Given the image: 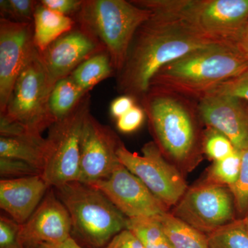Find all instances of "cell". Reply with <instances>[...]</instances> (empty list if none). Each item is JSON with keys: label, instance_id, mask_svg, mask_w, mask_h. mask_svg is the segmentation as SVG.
I'll use <instances>...</instances> for the list:
<instances>
[{"label": "cell", "instance_id": "cell-10", "mask_svg": "<svg viewBox=\"0 0 248 248\" xmlns=\"http://www.w3.org/2000/svg\"><path fill=\"white\" fill-rule=\"evenodd\" d=\"M234 210L229 187L204 181L186 190L172 214L208 235L234 221Z\"/></svg>", "mask_w": 248, "mask_h": 248}, {"label": "cell", "instance_id": "cell-21", "mask_svg": "<svg viewBox=\"0 0 248 248\" xmlns=\"http://www.w3.org/2000/svg\"><path fill=\"white\" fill-rule=\"evenodd\" d=\"M114 73L110 56L107 52L103 51L81 63L69 77L83 91L89 93L96 85Z\"/></svg>", "mask_w": 248, "mask_h": 248}, {"label": "cell", "instance_id": "cell-26", "mask_svg": "<svg viewBox=\"0 0 248 248\" xmlns=\"http://www.w3.org/2000/svg\"><path fill=\"white\" fill-rule=\"evenodd\" d=\"M235 150L231 140L221 132L210 127L204 130L203 151L210 159L214 161L224 159Z\"/></svg>", "mask_w": 248, "mask_h": 248}, {"label": "cell", "instance_id": "cell-24", "mask_svg": "<svg viewBox=\"0 0 248 248\" xmlns=\"http://www.w3.org/2000/svg\"><path fill=\"white\" fill-rule=\"evenodd\" d=\"M209 248H248V231L242 218L207 235Z\"/></svg>", "mask_w": 248, "mask_h": 248}, {"label": "cell", "instance_id": "cell-12", "mask_svg": "<svg viewBox=\"0 0 248 248\" xmlns=\"http://www.w3.org/2000/svg\"><path fill=\"white\" fill-rule=\"evenodd\" d=\"M89 185L103 192L126 218L161 216L168 212L166 205L121 163L110 177Z\"/></svg>", "mask_w": 248, "mask_h": 248}, {"label": "cell", "instance_id": "cell-15", "mask_svg": "<svg viewBox=\"0 0 248 248\" xmlns=\"http://www.w3.org/2000/svg\"><path fill=\"white\" fill-rule=\"evenodd\" d=\"M202 123L221 132L239 151L248 148V104L238 98L210 93L198 101Z\"/></svg>", "mask_w": 248, "mask_h": 248}, {"label": "cell", "instance_id": "cell-20", "mask_svg": "<svg viewBox=\"0 0 248 248\" xmlns=\"http://www.w3.org/2000/svg\"><path fill=\"white\" fill-rule=\"evenodd\" d=\"M163 228L172 248H209L208 236L169 212L161 215Z\"/></svg>", "mask_w": 248, "mask_h": 248}, {"label": "cell", "instance_id": "cell-38", "mask_svg": "<svg viewBox=\"0 0 248 248\" xmlns=\"http://www.w3.org/2000/svg\"><path fill=\"white\" fill-rule=\"evenodd\" d=\"M242 220L243 222H244L245 226H246V229H247L248 231V213L247 215L242 218Z\"/></svg>", "mask_w": 248, "mask_h": 248}, {"label": "cell", "instance_id": "cell-14", "mask_svg": "<svg viewBox=\"0 0 248 248\" xmlns=\"http://www.w3.org/2000/svg\"><path fill=\"white\" fill-rule=\"evenodd\" d=\"M72 230L68 210L50 188L30 218L19 226L18 241L22 248L60 244L72 237Z\"/></svg>", "mask_w": 248, "mask_h": 248}, {"label": "cell", "instance_id": "cell-13", "mask_svg": "<svg viewBox=\"0 0 248 248\" xmlns=\"http://www.w3.org/2000/svg\"><path fill=\"white\" fill-rule=\"evenodd\" d=\"M35 48L33 23L0 19V114L6 110L18 77Z\"/></svg>", "mask_w": 248, "mask_h": 248}, {"label": "cell", "instance_id": "cell-16", "mask_svg": "<svg viewBox=\"0 0 248 248\" xmlns=\"http://www.w3.org/2000/svg\"><path fill=\"white\" fill-rule=\"evenodd\" d=\"M76 27L55 41L45 51L40 52L46 68L55 84L68 78L88 59L106 51L89 34L78 26Z\"/></svg>", "mask_w": 248, "mask_h": 248}, {"label": "cell", "instance_id": "cell-37", "mask_svg": "<svg viewBox=\"0 0 248 248\" xmlns=\"http://www.w3.org/2000/svg\"><path fill=\"white\" fill-rule=\"evenodd\" d=\"M37 248H84L73 239V237L69 238L66 241L60 244H43L39 246Z\"/></svg>", "mask_w": 248, "mask_h": 248}, {"label": "cell", "instance_id": "cell-2", "mask_svg": "<svg viewBox=\"0 0 248 248\" xmlns=\"http://www.w3.org/2000/svg\"><path fill=\"white\" fill-rule=\"evenodd\" d=\"M140 100L165 157L178 167L192 169L203 152L198 102L159 86L150 87Z\"/></svg>", "mask_w": 248, "mask_h": 248}, {"label": "cell", "instance_id": "cell-33", "mask_svg": "<svg viewBox=\"0 0 248 248\" xmlns=\"http://www.w3.org/2000/svg\"><path fill=\"white\" fill-rule=\"evenodd\" d=\"M40 3L47 9L70 17L78 14L83 0H42Z\"/></svg>", "mask_w": 248, "mask_h": 248}, {"label": "cell", "instance_id": "cell-30", "mask_svg": "<svg viewBox=\"0 0 248 248\" xmlns=\"http://www.w3.org/2000/svg\"><path fill=\"white\" fill-rule=\"evenodd\" d=\"M210 93L232 96L248 104V69L239 76L218 85Z\"/></svg>", "mask_w": 248, "mask_h": 248}, {"label": "cell", "instance_id": "cell-6", "mask_svg": "<svg viewBox=\"0 0 248 248\" xmlns=\"http://www.w3.org/2000/svg\"><path fill=\"white\" fill-rule=\"evenodd\" d=\"M66 207L72 232L85 244L101 248L125 229L127 218L100 190L79 182L54 188Z\"/></svg>", "mask_w": 248, "mask_h": 248}, {"label": "cell", "instance_id": "cell-31", "mask_svg": "<svg viewBox=\"0 0 248 248\" xmlns=\"http://www.w3.org/2000/svg\"><path fill=\"white\" fill-rule=\"evenodd\" d=\"M20 225L13 218H0V248H22L18 241Z\"/></svg>", "mask_w": 248, "mask_h": 248}, {"label": "cell", "instance_id": "cell-7", "mask_svg": "<svg viewBox=\"0 0 248 248\" xmlns=\"http://www.w3.org/2000/svg\"><path fill=\"white\" fill-rule=\"evenodd\" d=\"M55 85L36 48L18 77L0 120L19 124L31 133L42 135L55 123L48 107Z\"/></svg>", "mask_w": 248, "mask_h": 248}, {"label": "cell", "instance_id": "cell-35", "mask_svg": "<svg viewBox=\"0 0 248 248\" xmlns=\"http://www.w3.org/2000/svg\"><path fill=\"white\" fill-rule=\"evenodd\" d=\"M135 99V98L131 96L125 95V94L116 98L111 103L110 108L111 115L117 120L122 116L125 115L132 108L136 105Z\"/></svg>", "mask_w": 248, "mask_h": 248}, {"label": "cell", "instance_id": "cell-11", "mask_svg": "<svg viewBox=\"0 0 248 248\" xmlns=\"http://www.w3.org/2000/svg\"><path fill=\"white\" fill-rule=\"evenodd\" d=\"M122 143L109 127L89 112L81 130L78 182L91 184L110 177L120 164L117 151Z\"/></svg>", "mask_w": 248, "mask_h": 248}, {"label": "cell", "instance_id": "cell-4", "mask_svg": "<svg viewBox=\"0 0 248 248\" xmlns=\"http://www.w3.org/2000/svg\"><path fill=\"white\" fill-rule=\"evenodd\" d=\"M131 1L154 16L175 21L200 37L221 45L232 46L248 23V0Z\"/></svg>", "mask_w": 248, "mask_h": 248}, {"label": "cell", "instance_id": "cell-23", "mask_svg": "<svg viewBox=\"0 0 248 248\" xmlns=\"http://www.w3.org/2000/svg\"><path fill=\"white\" fill-rule=\"evenodd\" d=\"M160 217L127 218L125 229L133 233L146 248H172Z\"/></svg>", "mask_w": 248, "mask_h": 248}, {"label": "cell", "instance_id": "cell-34", "mask_svg": "<svg viewBox=\"0 0 248 248\" xmlns=\"http://www.w3.org/2000/svg\"><path fill=\"white\" fill-rule=\"evenodd\" d=\"M107 248H146L140 239L133 233L124 229L107 245Z\"/></svg>", "mask_w": 248, "mask_h": 248}, {"label": "cell", "instance_id": "cell-19", "mask_svg": "<svg viewBox=\"0 0 248 248\" xmlns=\"http://www.w3.org/2000/svg\"><path fill=\"white\" fill-rule=\"evenodd\" d=\"M34 43L40 52L76 27L73 18L47 9L40 1L34 15Z\"/></svg>", "mask_w": 248, "mask_h": 248}, {"label": "cell", "instance_id": "cell-3", "mask_svg": "<svg viewBox=\"0 0 248 248\" xmlns=\"http://www.w3.org/2000/svg\"><path fill=\"white\" fill-rule=\"evenodd\" d=\"M248 69L234 46L215 45L197 49L163 67L150 87L159 86L200 101L218 85Z\"/></svg>", "mask_w": 248, "mask_h": 248}, {"label": "cell", "instance_id": "cell-32", "mask_svg": "<svg viewBox=\"0 0 248 248\" xmlns=\"http://www.w3.org/2000/svg\"><path fill=\"white\" fill-rule=\"evenodd\" d=\"M146 113L142 107L135 105L128 112L117 120V127L123 133L136 131L144 122Z\"/></svg>", "mask_w": 248, "mask_h": 248}, {"label": "cell", "instance_id": "cell-29", "mask_svg": "<svg viewBox=\"0 0 248 248\" xmlns=\"http://www.w3.org/2000/svg\"><path fill=\"white\" fill-rule=\"evenodd\" d=\"M0 174L1 177L10 179L40 175L42 172L21 160L0 157Z\"/></svg>", "mask_w": 248, "mask_h": 248}, {"label": "cell", "instance_id": "cell-1", "mask_svg": "<svg viewBox=\"0 0 248 248\" xmlns=\"http://www.w3.org/2000/svg\"><path fill=\"white\" fill-rule=\"evenodd\" d=\"M221 45L204 39L175 21L152 14L135 34L123 68L117 75V90L140 99L163 67L197 49Z\"/></svg>", "mask_w": 248, "mask_h": 248}, {"label": "cell", "instance_id": "cell-9", "mask_svg": "<svg viewBox=\"0 0 248 248\" xmlns=\"http://www.w3.org/2000/svg\"><path fill=\"white\" fill-rule=\"evenodd\" d=\"M141 151L142 155L132 153L122 143L117 156L121 164L138 177L166 208L174 206L187 190L182 173L165 157L155 141L145 144Z\"/></svg>", "mask_w": 248, "mask_h": 248}, {"label": "cell", "instance_id": "cell-25", "mask_svg": "<svg viewBox=\"0 0 248 248\" xmlns=\"http://www.w3.org/2000/svg\"><path fill=\"white\" fill-rule=\"evenodd\" d=\"M241 151L234 153L224 159L214 161L208 170L205 182L231 187L239 178L241 167Z\"/></svg>", "mask_w": 248, "mask_h": 248}, {"label": "cell", "instance_id": "cell-22", "mask_svg": "<svg viewBox=\"0 0 248 248\" xmlns=\"http://www.w3.org/2000/svg\"><path fill=\"white\" fill-rule=\"evenodd\" d=\"M87 94L69 76L58 81L49 99V111L54 122L69 115Z\"/></svg>", "mask_w": 248, "mask_h": 248}, {"label": "cell", "instance_id": "cell-5", "mask_svg": "<svg viewBox=\"0 0 248 248\" xmlns=\"http://www.w3.org/2000/svg\"><path fill=\"white\" fill-rule=\"evenodd\" d=\"M151 11L125 0H83L76 25L102 46L116 75L124 66L137 31Z\"/></svg>", "mask_w": 248, "mask_h": 248}, {"label": "cell", "instance_id": "cell-36", "mask_svg": "<svg viewBox=\"0 0 248 248\" xmlns=\"http://www.w3.org/2000/svg\"><path fill=\"white\" fill-rule=\"evenodd\" d=\"M232 46L248 62V23L236 36Z\"/></svg>", "mask_w": 248, "mask_h": 248}, {"label": "cell", "instance_id": "cell-8", "mask_svg": "<svg viewBox=\"0 0 248 248\" xmlns=\"http://www.w3.org/2000/svg\"><path fill=\"white\" fill-rule=\"evenodd\" d=\"M90 104L88 93L73 112L49 128L50 151L42 175L50 187L78 182L81 130Z\"/></svg>", "mask_w": 248, "mask_h": 248}, {"label": "cell", "instance_id": "cell-27", "mask_svg": "<svg viewBox=\"0 0 248 248\" xmlns=\"http://www.w3.org/2000/svg\"><path fill=\"white\" fill-rule=\"evenodd\" d=\"M39 1L32 0H1V18L18 23H33Z\"/></svg>", "mask_w": 248, "mask_h": 248}, {"label": "cell", "instance_id": "cell-17", "mask_svg": "<svg viewBox=\"0 0 248 248\" xmlns=\"http://www.w3.org/2000/svg\"><path fill=\"white\" fill-rule=\"evenodd\" d=\"M42 174L0 181V207L19 225L39 206L49 189Z\"/></svg>", "mask_w": 248, "mask_h": 248}, {"label": "cell", "instance_id": "cell-18", "mask_svg": "<svg viewBox=\"0 0 248 248\" xmlns=\"http://www.w3.org/2000/svg\"><path fill=\"white\" fill-rule=\"evenodd\" d=\"M50 151L48 139L42 135L0 137V157L21 160L43 172Z\"/></svg>", "mask_w": 248, "mask_h": 248}, {"label": "cell", "instance_id": "cell-28", "mask_svg": "<svg viewBox=\"0 0 248 248\" xmlns=\"http://www.w3.org/2000/svg\"><path fill=\"white\" fill-rule=\"evenodd\" d=\"M241 159L239 178L229 189L234 198L235 209L244 218L248 213V148L241 151Z\"/></svg>", "mask_w": 248, "mask_h": 248}]
</instances>
